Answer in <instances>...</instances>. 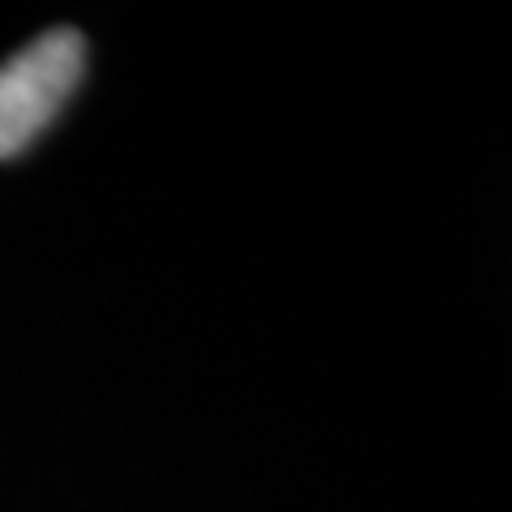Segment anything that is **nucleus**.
<instances>
[{"instance_id":"f257e3e1","label":"nucleus","mask_w":512,"mask_h":512,"mask_svg":"<svg viewBox=\"0 0 512 512\" xmlns=\"http://www.w3.org/2000/svg\"><path fill=\"white\" fill-rule=\"evenodd\" d=\"M86 77V39L56 26L0 64V163L26 154L52 128Z\"/></svg>"}]
</instances>
